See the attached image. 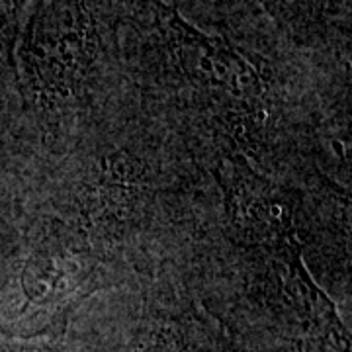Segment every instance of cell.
Here are the masks:
<instances>
[{"label": "cell", "instance_id": "cell-1", "mask_svg": "<svg viewBox=\"0 0 352 352\" xmlns=\"http://www.w3.org/2000/svg\"><path fill=\"white\" fill-rule=\"evenodd\" d=\"M131 352H190L182 335L170 325H151L139 333Z\"/></svg>", "mask_w": 352, "mask_h": 352}]
</instances>
